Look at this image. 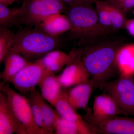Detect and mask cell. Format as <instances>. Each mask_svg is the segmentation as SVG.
I'll use <instances>...</instances> for the list:
<instances>
[{
  "instance_id": "1",
  "label": "cell",
  "mask_w": 134,
  "mask_h": 134,
  "mask_svg": "<svg viewBox=\"0 0 134 134\" xmlns=\"http://www.w3.org/2000/svg\"><path fill=\"white\" fill-rule=\"evenodd\" d=\"M60 44L58 37L50 36L38 27H26L15 34L12 48L32 62L56 50Z\"/></svg>"
},
{
  "instance_id": "2",
  "label": "cell",
  "mask_w": 134,
  "mask_h": 134,
  "mask_svg": "<svg viewBox=\"0 0 134 134\" xmlns=\"http://www.w3.org/2000/svg\"><path fill=\"white\" fill-rule=\"evenodd\" d=\"M117 49L114 46H98L82 53V62L94 81L96 87L108 81L117 70L116 58Z\"/></svg>"
},
{
  "instance_id": "3",
  "label": "cell",
  "mask_w": 134,
  "mask_h": 134,
  "mask_svg": "<svg viewBox=\"0 0 134 134\" xmlns=\"http://www.w3.org/2000/svg\"><path fill=\"white\" fill-rule=\"evenodd\" d=\"M93 3H84L68 8L66 16L68 18L72 34L77 38H84L98 35L104 31L105 26L99 21Z\"/></svg>"
},
{
  "instance_id": "4",
  "label": "cell",
  "mask_w": 134,
  "mask_h": 134,
  "mask_svg": "<svg viewBox=\"0 0 134 134\" xmlns=\"http://www.w3.org/2000/svg\"><path fill=\"white\" fill-rule=\"evenodd\" d=\"M67 8L60 0H24L19 7L22 25L36 26L51 15L62 13Z\"/></svg>"
},
{
  "instance_id": "5",
  "label": "cell",
  "mask_w": 134,
  "mask_h": 134,
  "mask_svg": "<svg viewBox=\"0 0 134 134\" xmlns=\"http://www.w3.org/2000/svg\"><path fill=\"white\" fill-rule=\"evenodd\" d=\"M98 87L112 98L122 114L134 116V81L131 77L121 76L114 81L100 83Z\"/></svg>"
},
{
  "instance_id": "6",
  "label": "cell",
  "mask_w": 134,
  "mask_h": 134,
  "mask_svg": "<svg viewBox=\"0 0 134 134\" xmlns=\"http://www.w3.org/2000/svg\"><path fill=\"white\" fill-rule=\"evenodd\" d=\"M1 91L5 93L10 107L24 125L28 134H44L36 124L30 103L25 96L10 88L9 82L0 83Z\"/></svg>"
},
{
  "instance_id": "7",
  "label": "cell",
  "mask_w": 134,
  "mask_h": 134,
  "mask_svg": "<svg viewBox=\"0 0 134 134\" xmlns=\"http://www.w3.org/2000/svg\"><path fill=\"white\" fill-rule=\"evenodd\" d=\"M46 68L38 60L29 62L9 82L24 95L38 85L44 76Z\"/></svg>"
},
{
  "instance_id": "8",
  "label": "cell",
  "mask_w": 134,
  "mask_h": 134,
  "mask_svg": "<svg viewBox=\"0 0 134 134\" xmlns=\"http://www.w3.org/2000/svg\"><path fill=\"white\" fill-rule=\"evenodd\" d=\"M120 114L122 113L112 98L108 94H103L95 98L92 114L91 115L88 112L86 119L96 133L95 129L98 123Z\"/></svg>"
},
{
  "instance_id": "9",
  "label": "cell",
  "mask_w": 134,
  "mask_h": 134,
  "mask_svg": "<svg viewBox=\"0 0 134 134\" xmlns=\"http://www.w3.org/2000/svg\"><path fill=\"white\" fill-rule=\"evenodd\" d=\"M82 52H79L74 59L66 66L62 74L58 76L63 88H68L90 81V75L82 61Z\"/></svg>"
},
{
  "instance_id": "10",
  "label": "cell",
  "mask_w": 134,
  "mask_h": 134,
  "mask_svg": "<svg viewBox=\"0 0 134 134\" xmlns=\"http://www.w3.org/2000/svg\"><path fill=\"white\" fill-rule=\"evenodd\" d=\"M28 134L10 107L7 96L0 92V134Z\"/></svg>"
},
{
  "instance_id": "11",
  "label": "cell",
  "mask_w": 134,
  "mask_h": 134,
  "mask_svg": "<svg viewBox=\"0 0 134 134\" xmlns=\"http://www.w3.org/2000/svg\"><path fill=\"white\" fill-rule=\"evenodd\" d=\"M95 130L96 133L134 134V118L116 115L99 122Z\"/></svg>"
},
{
  "instance_id": "12",
  "label": "cell",
  "mask_w": 134,
  "mask_h": 134,
  "mask_svg": "<svg viewBox=\"0 0 134 134\" xmlns=\"http://www.w3.org/2000/svg\"><path fill=\"white\" fill-rule=\"evenodd\" d=\"M96 87L93 79L80 84L67 91L68 98L72 106L75 109H86L93 88Z\"/></svg>"
},
{
  "instance_id": "13",
  "label": "cell",
  "mask_w": 134,
  "mask_h": 134,
  "mask_svg": "<svg viewBox=\"0 0 134 134\" xmlns=\"http://www.w3.org/2000/svg\"><path fill=\"white\" fill-rule=\"evenodd\" d=\"M54 37L70 31L71 24L66 15L58 13L51 15L35 26Z\"/></svg>"
},
{
  "instance_id": "14",
  "label": "cell",
  "mask_w": 134,
  "mask_h": 134,
  "mask_svg": "<svg viewBox=\"0 0 134 134\" xmlns=\"http://www.w3.org/2000/svg\"><path fill=\"white\" fill-rule=\"evenodd\" d=\"M4 69L1 74L3 81L8 82L29 62L20 53L11 48L3 60Z\"/></svg>"
},
{
  "instance_id": "15",
  "label": "cell",
  "mask_w": 134,
  "mask_h": 134,
  "mask_svg": "<svg viewBox=\"0 0 134 134\" xmlns=\"http://www.w3.org/2000/svg\"><path fill=\"white\" fill-rule=\"evenodd\" d=\"M38 86L43 98L53 106L65 90L60 82L58 76L55 75L44 76Z\"/></svg>"
},
{
  "instance_id": "16",
  "label": "cell",
  "mask_w": 134,
  "mask_h": 134,
  "mask_svg": "<svg viewBox=\"0 0 134 134\" xmlns=\"http://www.w3.org/2000/svg\"><path fill=\"white\" fill-rule=\"evenodd\" d=\"M117 70L121 76L132 77L134 75V44L119 48L116 58Z\"/></svg>"
},
{
  "instance_id": "17",
  "label": "cell",
  "mask_w": 134,
  "mask_h": 134,
  "mask_svg": "<svg viewBox=\"0 0 134 134\" xmlns=\"http://www.w3.org/2000/svg\"><path fill=\"white\" fill-rule=\"evenodd\" d=\"M57 134H96L86 121L77 123L65 119L59 115L55 123V133Z\"/></svg>"
},
{
  "instance_id": "18",
  "label": "cell",
  "mask_w": 134,
  "mask_h": 134,
  "mask_svg": "<svg viewBox=\"0 0 134 134\" xmlns=\"http://www.w3.org/2000/svg\"><path fill=\"white\" fill-rule=\"evenodd\" d=\"M65 89L54 106L58 113L63 118L72 122L82 123L86 122L70 104L68 98L67 91Z\"/></svg>"
},
{
  "instance_id": "19",
  "label": "cell",
  "mask_w": 134,
  "mask_h": 134,
  "mask_svg": "<svg viewBox=\"0 0 134 134\" xmlns=\"http://www.w3.org/2000/svg\"><path fill=\"white\" fill-rule=\"evenodd\" d=\"M36 95L41 106L46 132L47 134H53L55 133V122L59 114L56 110L46 103L41 93L36 89Z\"/></svg>"
},
{
  "instance_id": "20",
  "label": "cell",
  "mask_w": 134,
  "mask_h": 134,
  "mask_svg": "<svg viewBox=\"0 0 134 134\" xmlns=\"http://www.w3.org/2000/svg\"><path fill=\"white\" fill-rule=\"evenodd\" d=\"M19 11V7L10 8L0 3V27L9 29L21 27Z\"/></svg>"
},
{
  "instance_id": "21",
  "label": "cell",
  "mask_w": 134,
  "mask_h": 134,
  "mask_svg": "<svg viewBox=\"0 0 134 134\" xmlns=\"http://www.w3.org/2000/svg\"><path fill=\"white\" fill-rule=\"evenodd\" d=\"M79 52H74L70 54L58 50H54L49 52L41 58L37 60L46 69L54 63L62 60L72 61L79 53Z\"/></svg>"
},
{
  "instance_id": "22",
  "label": "cell",
  "mask_w": 134,
  "mask_h": 134,
  "mask_svg": "<svg viewBox=\"0 0 134 134\" xmlns=\"http://www.w3.org/2000/svg\"><path fill=\"white\" fill-rule=\"evenodd\" d=\"M36 88H34L24 96H25L30 103L36 124L44 134H47L46 131L41 106L36 97Z\"/></svg>"
},
{
  "instance_id": "23",
  "label": "cell",
  "mask_w": 134,
  "mask_h": 134,
  "mask_svg": "<svg viewBox=\"0 0 134 134\" xmlns=\"http://www.w3.org/2000/svg\"><path fill=\"white\" fill-rule=\"evenodd\" d=\"M15 34L7 28L0 27V63L3 60L13 45Z\"/></svg>"
},
{
  "instance_id": "24",
  "label": "cell",
  "mask_w": 134,
  "mask_h": 134,
  "mask_svg": "<svg viewBox=\"0 0 134 134\" xmlns=\"http://www.w3.org/2000/svg\"><path fill=\"white\" fill-rule=\"evenodd\" d=\"M105 1L110 15L112 26L115 29H120L126 23L125 14L118 8Z\"/></svg>"
},
{
  "instance_id": "25",
  "label": "cell",
  "mask_w": 134,
  "mask_h": 134,
  "mask_svg": "<svg viewBox=\"0 0 134 134\" xmlns=\"http://www.w3.org/2000/svg\"><path fill=\"white\" fill-rule=\"evenodd\" d=\"M94 3L100 24L105 27L112 26L110 15L106 6L105 1L95 0Z\"/></svg>"
},
{
  "instance_id": "26",
  "label": "cell",
  "mask_w": 134,
  "mask_h": 134,
  "mask_svg": "<svg viewBox=\"0 0 134 134\" xmlns=\"http://www.w3.org/2000/svg\"><path fill=\"white\" fill-rule=\"evenodd\" d=\"M108 3L116 7L126 14L134 7V0H106Z\"/></svg>"
},
{
  "instance_id": "27",
  "label": "cell",
  "mask_w": 134,
  "mask_h": 134,
  "mask_svg": "<svg viewBox=\"0 0 134 134\" xmlns=\"http://www.w3.org/2000/svg\"><path fill=\"white\" fill-rule=\"evenodd\" d=\"M67 8L84 3H94L95 0H60Z\"/></svg>"
},
{
  "instance_id": "28",
  "label": "cell",
  "mask_w": 134,
  "mask_h": 134,
  "mask_svg": "<svg viewBox=\"0 0 134 134\" xmlns=\"http://www.w3.org/2000/svg\"><path fill=\"white\" fill-rule=\"evenodd\" d=\"M125 25L129 33L134 36V19H129L126 21Z\"/></svg>"
},
{
  "instance_id": "29",
  "label": "cell",
  "mask_w": 134,
  "mask_h": 134,
  "mask_svg": "<svg viewBox=\"0 0 134 134\" xmlns=\"http://www.w3.org/2000/svg\"><path fill=\"white\" fill-rule=\"evenodd\" d=\"M17 0H0V3L8 6V5H12Z\"/></svg>"
}]
</instances>
